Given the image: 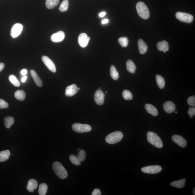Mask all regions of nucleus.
<instances>
[{
    "instance_id": "obj_1",
    "label": "nucleus",
    "mask_w": 195,
    "mask_h": 195,
    "mask_svg": "<svg viewBox=\"0 0 195 195\" xmlns=\"http://www.w3.org/2000/svg\"><path fill=\"white\" fill-rule=\"evenodd\" d=\"M53 169L55 173L59 178L65 179L68 176V173L61 163L55 161L53 164Z\"/></svg>"
},
{
    "instance_id": "obj_2",
    "label": "nucleus",
    "mask_w": 195,
    "mask_h": 195,
    "mask_svg": "<svg viewBox=\"0 0 195 195\" xmlns=\"http://www.w3.org/2000/svg\"><path fill=\"white\" fill-rule=\"evenodd\" d=\"M147 139L149 142L156 148H161L163 147V143L161 138L155 133L149 132L147 134Z\"/></svg>"
},
{
    "instance_id": "obj_3",
    "label": "nucleus",
    "mask_w": 195,
    "mask_h": 195,
    "mask_svg": "<svg viewBox=\"0 0 195 195\" xmlns=\"http://www.w3.org/2000/svg\"><path fill=\"white\" fill-rule=\"evenodd\" d=\"M136 9L138 14L143 19H148L150 16V12L147 5L142 2H139L137 3Z\"/></svg>"
},
{
    "instance_id": "obj_4",
    "label": "nucleus",
    "mask_w": 195,
    "mask_h": 195,
    "mask_svg": "<svg viewBox=\"0 0 195 195\" xmlns=\"http://www.w3.org/2000/svg\"><path fill=\"white\" fill-rule=\"evenodd\" d=\"M123 135L120 131H116L109 134L106 137L105 141L110 144H115L119 142L123 139Z\"/></svg>"
},
{
    "instance_id": "obj_5",
    "label": "nucleus",
    "mask_w": 195,
    "mask_h": 195,
    "mask_svg": "<svg viewBox=\"0 0 195 195\" xmlns=\"http://www.w3.org/2000/svg\"><path fill=\"white\" fill-rule=\"evenodd\" d=\"M72 129L73 131L78 133L88 132L91 130V127L89 125L78 123L73 124L72 126Z\"/></svg>"
},
{
    "instance_id": "obj_6",
    "label": "nucleus",
    "mask_w": 195,
    "mask_h": 195,
    "mask_svg": "<svg viewBox=\"0 0 195 195\" xmlns=\"http://www.w3.org/2000/svg\"><path fill=\"white\" fill-rule=\"evenodd\" d=\"M176 17L180 21L186 23H192L194 19L193 16L191 14L182 12L176 13Z\"/></svg>"
},
{
    "instance_id": "obj_7",
    "label": "nucleus",
    "mask_w": 195,
    "mask_h": 195,
    "mask_svg": "<svg viewBox=\"0 0 195 195\" xmlns=\"http://www.w3.org/2000/svg\"><path fill=\"white\" fill-rule=\"evenodd\" d=\"M142 171L144 173L154 174H158L162 170L161 166L158 165H150L143 167L141 169Z\"/></svg>"
},
{
    "instance_id": "obj_8",
    "label": "nucleus",
    "mask_w": 195,
    "mask_h": 195,
    "mask_svg": "<svg viewBox=\"0 0 195 195\" xmlns=\"http://www.w3.org/2000/svg\"><path fill=\"white\" fill-rule=\"evenodd\" d=\"M23 25L19 23H16L12 27L11 31V35L14 38L20 36L23 30Z\"/></svg>"
},
{
    "instance_id": "obj_9",
    "label": "nucleus",
    "mask_w": 195,
    "mask_h": 195,
    "mask_svg": "<svg viewBox=\"0 0 195 195\" xmlns=\"http://www.w3.org/2000/svg\"><path fill=\"white\" fill-rule=\"evenodd\" d=\"M42 61L50 70L53 72L55 73L56 72V66L51 59L47 56H43L42 58Z\"/></svg>"
},
{
    "instance_id": "obj_10",
    "label": "nucleus",
    "mask_w": 195,
    "mask_h": 195,
    "mask_svg": "<svg viewBox=\"0 0 195 195\" xmlns=\"http://www.w3.org/2000/svg\"><path fill=\"white\" fill-rule=\"evenodd\" d=\"M173 141L177 144L181 148H185L187 146V142L186 140L181 136L178 135H174L172 137Z\"/></svg>"
},
{
    "instance_id": "obj_11",
    "label": "nucleus",
    "mask_w": 195,
    "mask_h": 195,
    "mask_svg": "<svg viewBox=\"0 0 195 195\" xmlns=\"http://www.w3.org/2000/svg\"><path fill=\"white\" fill-rule=\"evenodd\" d=\"M80 89V88L77 87L76 85H72L66 88L65 94L68 97L73 96L76 94Z\"/></svg>"
},
{
    "instance_id": "obj_12",
    "label": "nucleus",
    "mask_w": 195,
    "mask_h": 195,
    "mask_svg": "<svg viewBox=\"0 0 195 195\" xmlns=\"http://www.w3.org/2000/svg\"><path fill=\"white\" fill-rule=\"evenodd\" d=\"M90 40V38L88 37L87 34L85 33H82L79 36L78 42L80 46L84 48L88 45Z\"/></svg>"
},
{
    "instance_id": "obj_13",
    "label": "nucleus",
    "mask_w": 195,
    "mask_h": 195,
    "mask_svg": "<svg viewBox=\"0 0 195 195\" xmlns=\"http://www.w3.org/2000/svg\"><path fill=\"white\" fill-rule=\"evenodd\" d=\"M104 94L101 90H98L94 95V100L95 102L99 105L104 104Z\"/></svg>"
},
{
    "instance_id": "obj_14",
    "label": "nucleus",
    "mask_w": 195,
    "mask_h": 195,
    "mask_svg": "<svg viewBox=\"0 0 195 195\" xmlns=\"http://www.w3.org/2000/svg\"><path fill=\"white\" fill-rule=\"evenodd\" d=\"M65 34L62 31H60L52 35L51 39L53 42H59L63 40L65 38Z\"/></svg>"
},
{
    "instance_id": "obj_15",
    "label": "nucleus",
    "mask_w": 195,
    "mask_h": 195,
    "mask_svg": "<svg viewBox=\"0 0 195 195\" xmlns=\"http://www.w3.org/2000/svg\"><path fill=\"white\" fill-rule=\"evenodd\" d=\"M164 111L168 113H171L176 110V106L171 101H168L165 102L163 104Z\"/></svg>"
},
{
    "instance_id": "obj_16",
    "label": "nucleus",
    "mask_w": 195,
    "mask_h": 195,
    "mask_svg": "<svg viewBox=\"0 0 195 195\" xmlns=\"http://www.w3.org/2000/svg\"><path fill=\"white\" fill-rule=\"evenodd\" d=\"M38 187L37 181L34 179H31L29 180L27 184V189L30 192H33Z\"/></svg>"
},
{
    "instance_id": "obj_17",
    "label": "nucleus",
    "mask_w": 195,
    "mask_h": 195,
    "mask_svg": "<svg viewBox=\"0 0 195 195\" xmlns=\"http://www.w3.org/2000/svg\"><path fill=\"white\" fill-rule=\"evenodd\" d=\"M138 45L139 52L141 54H144L147 52L148 49V46L142 39L138 40Z\"/></svg>"
},
{
    "instance_id": "obj_18",
    "label": "nucleus",
    "mask_w": 195,
    "mask_h": 195,
    "mask_svg": "<svg viewBox=\"0 0 195 195\" xmlns=\"http://www.w3.org/2000/svg\"><path fill=\"white\" fill-rule=\"evenodd\" d=\"M157 47L158 50L163 51L164 53L168 51L169 49L168 43L165 40L158 42L157 44Z\"/></svg>"
},
{
    "instance_id": "obj_19",
    "label": "nucleus",
    "mask_w": 195,
    "mask_h": 195,
    "mask_svg": "<svg viewBox=\"0 0 195 195\" xmlns=\"http://www.w3.org/2000/svg\"><path fill=\"white\" fill-rule=\"evenodd\" d=\"M145 109L149 113L153 116L156 117L158 114V112L156 108L152 104H147L145 106Z\"/></svg>"
},
{
    "instance_id": "obj_20",
    "label": "nucleus",
    "mask_w": 195,
    "mask_h": 195,
    "mask_svg": "<svg viewBox=\"0 0 195 195\" xmlns=\"http://www.w3.org/2000/svg\"><path fill=\"white\" fill-rule=\"evenodd\" d=\"M30 74L32 76V78L34 79L36 85L38 87H41L42 86V82L39 77L38 76L35 71L34 70H31L30 71Z\"/></svg>"
},
{
    "instance_id": "obj_21",
    "label": "nucleus",
    "mask_w": 195,
    "mask_h": 195,
    "mask_svg": "<svg viewBox=\"0 0 195 195\" xmlns=\"http://www.w3.org/2000/svg\"><path fill=\"white\" fill-rule=\"evenodd\" d=\"M186 181L185 178L172 182L170 184L171 186L178 189L183 188L185 186V183Z\"/></svg>"
},
{
    "instance_id": "obj_22",
    "label": "nucleus",
    "mask_w": 195,
    "mask_h": 195,
    "mask_svg": "<svg viewBox=\"0 0 195 195\" xmlns=\"http://www.w3.org/2000/svg\"><path fill=\"white\" fill-rule=\"evenodd\" d=\"M127 70L129 72L134 73H135L136 68L135 63L131 60H129L126 62Z\"/></svg>"
},
{
    "instance_id": "obj_23",
    "label": "nucleus",
    "mask_w": 195,
    "mask_h": 195,
    "mask_svg": "<svg viewBox=\"0 0 195 195\" xmlns=\"http://www.w3.org/2000/svg\"><path fill=\"white\" fill-rule=\"evenodd\" d=\"M10 156V152L8 150L0 152V162H4L9 159Z\"/></svg>"
},
{
    "instance_id": "obj_24",
    "label": "nucleus",
    "mask_w": 195,
    "mask_h": 195,
    "mask_svg": "<svg viewBox=\"0 0 195 195\" xmlns=\"http://www.w3.org/2000/svg\"><path fill=\"white\" fill-rule=\"evenodd\" d=\"M60 0H46V5L48 9L54 8L58 5Z\"/></svg>"
},
{
    "instance_id": "obj_25",
    "label": "nucleus",
    "mask_w": 195,
    "mask_h": 195,
    "mask_svg": "<svg viewBox=\"0 0 195 195\" xmlns=\"http://www.w3.org/2000/svg\"><path fill=\"white\" fill-rule=\"evenodd\" d=\"M155 78L158 87L160 89H163L165 85V81L164 78L161 75H156Z\"/></svg>"
},
{
    "instance_id": "obj_26",
    "label": "nucleus",
    "mask_w": 195,
    "mask_h": 195,
    "mask_svg": "<svg viewBox=\"0 0 195 195\" xmlns=\"http://www.w3.org/2000/svg\"><path fill=\"white\" fill-rule=\"evenodd\" d=\"M14 97L18 100L23 101L25 98L26 94L23 90H18L14 94Z\"/></svg>"
},
{
    "instance_id": "obj_27",
    "label": "nucleus",
    "mask_w": 195,
    "mask_h": 195,
    "mask_svg": "<svg viewBox=\"0 0 195 195\" xmlns=\"http://www.w3.org/2000/svg\"><path fill=\"white\" fill-rule=\"evenodd\" d=\"M110 75L114 80H117L119 78V73L113 65H112L110 67Z\"/></svg>"
},
{
    "instance_id": "obj_28",
    "label": "nucleus",
    "mask_w": 195,
    "mask_h": 195,
    "mask_svg": "<svg viewBox=\"0 0 195 195\" xmlns=\"http://www.w3.org/2000/svg\"><path fill=\"white\" fill-rule=\"evenodd\" d=\"M14 119L12 117H7L4 119L5 125L7 128H10L14 123Z\"/></svg>"
},
{
    "instance_id": "obj_29",
    "label": "nucleus",
    "mask_w": 195,
    "mask_h": 195,
    "mask_svg": "<svg viewBox=\"0 0 195 195\" xmlns=\"http://www.w3.org/2000/svg\"><path fill=\"white\" fill-rule=\"evenodd\" d=\"M47 189L48 187L46 184H40L38 189V194L40 195H45L46 194Z\"/></svg>"
},
{
    "instance_id": "obj_30",
    "label": "nucleus",
    "mask_w": 195,
    "mask_h": 195,
    "mask_svg": "<svg viewBox=\"0 0 195 195\" xmlns=\"http://www.w3.org/2000/svg\"><path fill=\"white\" fill-rule=\"evenodd\" d=\"M69 0H64L62 2L60 5L59 10L61 12H64L66 11L69 8Z\"/></svg>"
},
{
    "instance_id": "obj_31",
    "label": "nucleus",
    "mask_w": 195,
    "mask_h": 195,
    "mask_svg": "<svg viewBox=\"0 0 195 195\" xmlns=\"http://www.w3.org/2000/svg\"><path fill=\"white\" fill-rule=\"evenodd\" d=\"M9 80L13 85L16 87H19L20 85V83L18 78L14 75H10L9 77Z\"/></svg>"
},
{
    "instance_id": "obj_32",
    "label": "nucleus",
    "mask_w": 195,
    "mask_h": 195,
    "mask_svg": "<svg viewBox=\"0 0 195 195\" xmlns=\"http://www.w3.org/2000/svg\"><path fill=\"white\" fill-rule=\"evenodd\" d=\"M122 96L123 98L126 100H131L133 99V95L131 92L128 90H125L123 91Z\"/></svg>"
},
{
    "instance_id": "obj_33",
    "label": "nucleus",
    "mask_w": 195,
    "mask_h": 195,
    "mask_svg": "<svg viewBox=\"0 0 195 195\" xmlns=\"http://www.w3.org/2000/svg\"><path fill=\"white\" fill-rule=\"evenodd\" d=\"M69 159L71 163L73 165H81V161H79L77 156L71 155L69 156Z\"/></svg>"
},
{
    "instance_id": "obj_34",
    "label": "nucleus",
    "mask_w": 195,
    "mask_h": 195,
    "mask_svg": "<svg viewBox=\"0 0 195 195\" xmlns=\"http://www.w3.org/2000/svg\"><path fill=\"white\" fill-rule=\"evenodd\" d=\"M118 41L120 44L123 47H126L128 45L129 40L128 38L126 37L119 38Z\"/></svg>"
},
{
    "instance_id": "obj_35",
    "label": "nucleus",
    "mask_w": 195,
    "mask_h": 195,
    "mask_svg": "<svg viewBox=\"0 0 195 195\" xmlns=\"http://www.w3.org/2000/svg\"><path fill=\"white\" fill-rule=\"evenodd\" d=\"M86 152L83 150H80L78 154V157L79 161L81 162L84 161L86 158Z\"/></svg>"
},
{
    "instance_id": "obj_36",
    "label": "nucleus",
    "mask_w": 195,
    "mask_h": 195,
    "mask_svg": "<svg viewBox=\"0 0 195 195\" xmlns=\"http://www.w3.org/2000/svg\"><path fill=\"white\" fill-rule=\"evenodd\" d=\"M8 103L5 102L2 99H0V109L8 108Z\"/></svg>"
},
{
    "instance_id": "obj_37",
    "label": "nucleus",
    "mask_w": 195,
    "mask_h": 195,
    "mask_svg": "<svg viewBox=\"0 0 195 195\" xmlns=\"http://www.w3.org/2000/svg\"><path fill=\"white\" fill-rule=\"evenodd\" d=\"M187 103L190 106H195V96L190 97L187 99Z\"/></svg>"
},
{
    "instance_id": "obj_38",
    "label": "nucleus",
    "mask_w": 195,
    "mask_h": 195,
    "mask_svg": "<svg viewBox=\"0 0 195 195\" xmlns=\"http://www.w3.org/2000/svg\"><path fill=\"white\" fill-rule=\"evenodd\" d=\"M188 114L190 116V118H192L193 116L195 115V108L194 107L189 108L188 111Z\"/></svg>"
},
{
    "instance_id": "obj_39",
    "label": "nucleus",
    "mask_w": 195,
    "mask_h": 195,
    "mask_svg": "<svg viewBox=\"0 0 195 195\" xmlns=\"http://www.w3.org/2000/svg\"><path fill=\"white\" fill-rule=\"evenodd\" d=\"M92 195H101V191L98 189H95L94 190L91 194Z\"/></svg>"
},
{
    "instance_id": "obj_40",
    "label": "nucleus",
    "mask_w": 195,
    "mask_h": 195,
    "mask_svg": "<svg viewBox=\"0 0 195 195\" xmlns=\"http://www.w3.org/2000/svg\"><path fill=\"white\" fill-rule=\"evenodd\" d=\"M27 69H23L21 72V75H25L27 74Z\"/></svg>"
},
{
    "instance_id": "obj_41",
    "label": "nucleus",
    "mask_w": 195,
    "mask_h": 195,
    "mask_svg": "<svg viewBox=\"0 0 195 195\" xmlns=\"http://www.w3.org/2000/svg\"><path fill=\"white\" fill-rule=\"evenodd\" d=\"M4 64L2 63V62H0V72L2 71V70L4 69Z\"/></svg>"
},
{
    "instance_id": "obj_42",
    "label": "nucleus",
    "mask_w": 195,
    "mask_h": 195,
    "mask_svg": "<svg viewBox=\"0 0 195 195\" xmlns=\"http://www.w3.org/2000/svg\"><path fill=\"white\" fill-rule=\"evenodd\" d=\"M27 77L26 76H24L21 79L22 82L23 83L25 82L27 80Z\"/></svg>"
},
{
    "instance_id": "obj_43",
    "label": "nucleus",
    "mask_w": 195,
    "mask_h": 195,
    "mask_svg": "<svg viewBox=\"0 0 195 195\" xmlns=\"http://www.w3.org/2000/svg\"><path fill=\"white\" fill-rule=\"evenodd\" d=\"M106 13L105 12H101V13L99 14V16H100V17H103L106 15Z\"/></svg>"
},
{
    "instance_id": "obj_44",
    "label": "nucleus",
    "mask_w": 195,
    "mask_h": 195,
    "mask_svg": "<svg viewBox=\"0 0 195 195\" xmlns=\"http://www.w3.org/2000/svg\"><path fill=\"white\" fill-rule=\"evenodd\" d=\"M108 21H109V20H108L105 19L103 20L102 22V24H106L108 23Z\"/></svg>"
},
{
    "instance_id": "obj_45",
    "label": "nucleus",
    "mask_w": 195,
    "mask_h": 195,
    "mask_svg": "<svg viewBox=\"0 0 195 195\" xmlns=\"http://www.w3.org/2000/svg\"><path fill=\"white\" fill-rule=\"evenodd\" d=\"M195 187H194V188L193 189V194L194 195H195Z\"/></svg>"
},
{
    "instance_id": "obj_46",
    "label": "nucleus",
    "mask_w": 195,
    "mask_h": 195,
    "mask_svg": "<svg viewBox=\"0 0 195 195\" xmlns=\"http://www.w3.org/2000/svg\"><path fill=\"white\" fill-rule=\"evenodd\" d=\"M98 90H101V88H98Z\"/></svg>"
},
{
    "instance_id": "obj_47",
    "label": "nucleus",
    "mask_w": 195,
    "mask_h": 195,
    "mask_svg": "<svg viewBox=\"0 0 195 195\" xmlns=\"http://www.w3.org/2000/svg\"><path fill=\"white\" fill-rule=\"evenodd\" d=\"M175 113H177V111H176V112H175Z\"/></svg>"
},
{
    "instance_id": "obj_48",
    "label": "nucleus",
    "mask_w": 195,
    "mask_h": 195,
    "mask_svg": "<svg viewBox=\"0 0 195 195\" xmlns=\"http://www.w3.org/2000/svg\"><path fill=\"white\" fill-rule=\"evenodd\" d=\"M106 93H107V91H106Z\"/></svg>"
}]
</instances>
